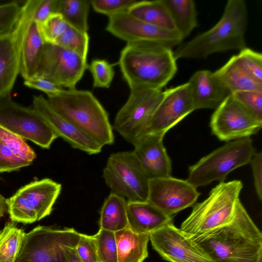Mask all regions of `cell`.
<instances>
[{"label":"cell","instance_id":"obj_1","mask_svg":"<svg viewBox=\"0 0 262 262\" xmlns=\"http://www.w3.org/2000/svg\"><path fill=\"white\" fill-rule=\"evenodd\" d=\"M189 237L214 262H262V233L241 201L230 222Z\"/></svg>","mask_w":262,"mask_h":262},{"label":"cell","instance_id":"obj_17","mask_svg":"<svg viewBox=\"0 0 262 262\" xmlns=\"http://www.w3.org/2000/svg\"><path fill=\"white\" fill-rule=\"evenodd\" d=\"M200 195L186 180L171 176L149 179L147 201L170 216L193 206Z\"/></svg>","mask_w":262,"mask_h":262},{"label":"cell","instance_id":"obj_14","mask_svg":"<svg viewBox=\"0 0 262 262\" xmlns=\"http://www.w3.org/2000/svg\"><path fill=\"white\" fill-rule=\"evenodd\" d=\"M212 133L222 141L250 137L262 127V120L254 116L231 94L215 109L211 117Z\"/></svg>","mask_w":262,"mask_h":262},{"label":"cell","instance_id":"obj_25","mask_svg":"<svg viewBox=\"0 0 262 262\" xmlns=\"http://www.w3.org/2000/svg\"><path fill=\"white\" fill-rule=\"evenodd\" d=\"M214 73L231 94L243 91H262V84L256 82L244 70L236 55L231 57Z\"/></svg>","mask_w":262,"mask_h":262},{"label":"cell","instance_id":"obj_41","mask_svg":"<svg viewBox=\"0 0 262 262\" xmlns=\"http://www.w3.org/2000/svg\"><path fill=\"white\" fill-rule=\"evenodd\" d=\"M30 164L16 156L0 140V173L18 170Z\"/></svg>","mask_w":262,"mask_h":262},{"label":"cell","instance_id":"obj_28","mask_svg":"<svg viewBox=\"0 0 262 262\" xmlns=\"http://www.w3.org/2000/svg\"><path fill=\"white\" fill-rule=\"evenodd\" d=\"M127 12L135 17L148 24L176 31L163 0L137 1Z\"/></svg>","mask_w":262,"mask_h":262},{"label":"cell","instance_id":"obj_36","mask_svg":"<svg viewBox=\"0 0 262 262\" xmlns=\"http://www.w3.org/2000/svg\"><path fill=\"white\" fill-rule=\"evenodd\" d=\"M37 25L44 42L50 43H55L68 27L58 13L52 14L45 21Z\"/></svg>","mask_w":262,"mask_h":262},{"label":"cell","instance_id":"obj_21","mask_svg":"<svg viewBox=\"0 0 262 262\" xmlns=\"http://www.w3.org/2000/svg\"><path fill=\"white\" fill-rule=\"evenodd\" d=\"M194 111L215 109L231 94L214 72L199 70L187 81Z\"/></svg>","mask_w":262,"mask_h":262},{"label":"cell","instance_id":"obj_30","mask_svg":"<svg viewBox=\"0 0 262 262\" xmlns=\"http://www.w3.org/2000/svg\"><path fill=\"white\" fill-rule=\"evenodd\" d=\"M26 233L15 222H7L0 230V262H15Z\"/></svg>","mask_w":262,"mask_h":262},{"label":"cell","instance_id":"obj_37","mask_svg":"<svg viewBox=\"0 0 262 262\" xmlns=\"http://www.w3.org/2000/svg\"><path fill=\"white\" fill-rule=\"evenodd\" d=\"M22 6L16 2L0 4V38L10 34L20 17Z\"/></svg>","mask_w":262,"mask_h":262},{"label":"cell","instance_id":"obj_33","mask_svg":"<svg viewBox=\"0 0 262 262\" xmlns=\"http://www.w3.org/2000/svg\"><path fill=\"white\" fill-rule=\"evenodd\" d=\"M94 235L100 261L118 262L115 232L100 229Z\"/></svg>","mask_w":262,"mask_h":262},{"label":"cell","instance_id":"obj_19","mask_svg":"<svg viewBox=\"0 0 262 262\" xmlns=\"http://www.w3.org/2000/svg\"><path fill=\"white\" fill-rule=\"evenodd\" d=\"M58 135L74 148L89 155L98 154L102 147L67 119L57 113L47 99L40 95L33 97L32 107Z\"/></svg>","mask_w":262,"mask_h":262},{"label":"cell","instance_id":"obj_46","mask_svg":"<svg viewBox=\"0 0 262 262\" xmlns=\"http://www.w3.org/2000/svg\"><path fill=\"white\" fill-rule=\"evenodd\" d=\"M6 199L0 194V219L5 215L8 210Z\"/></svg>","mask_w":262,"mask_h":262},{"label":"cell","instance_id":"obj_27","mask_svg":"<svg viewBox=\"0 0 262 262\" xmlns=\"http://www.w3.org/2000/svg\"><path fill=\"white\" fill-rule=\"evenodd\" d=\"M127 202L124 198L111 192L100 210V229L115 232L127 227Z\"/></svg>","mask_w":262,"mask_h":262},{"label":"cell","instance_id":"obj_3","mask_svg":"<svg viewBox=\"0 0 262 262\" xmlns=\"http://www.w3.org/2000/svg\"><path fill=\"white\" fill-rule=\"evenodd\" d=\"M248 9L244 0H228L218 22L208 30L178 46L173 55L181 58L202 59L209 55L246 47Z\"/></svg>","mask_w":262,"mask_h":262},{"label":"cell","instance_id":"obj_40","mask_svg":"<svg viewBox=\"0 0 262 262\" xmlns=\"http://www.w3.org/2000/svg\"><path fill=\"white\" fill-rule=\"evenodd\" d=\"M75 250L77 255L83 262H100L95 235H88L81 233Z\"/></svg>","mask_w":262,"mask_h":262},{"label":"cell","instance_id":"obj_12","mask_svg":"<svg viewBox=\"0 0 262 262\" xmlns=\"http://www.w3.org/2000/svg\"><path fill=\"white\" fill-rule=\"evenodd\" d=\"M0 126L43 148H50L58 138L33 107L17 103L10 95L0 99Z\"/></svg>","mask_w":262,"mask_h":262},{"label":"cell","instance_id":"obj_2","mask_svg":"<svg viewBox=\"0 0 262 262\" xmlns=\"http://www.w3.org/2000/svg\"><path fill=\"white\" fill-rule=\"evenodd\" d=\"M118 64L130 90H162L178 70L172 48L146 41L126 43Z\"/></svg>","mask_w":262,"mask_h":262},{"label":"cell","instance_id":"obj_7","mask_svg":"<svg viewBox=\"0 0 262 262\" xmlns=\"http://www.w3.org/2000/svg\"><path fill=\"white\" fill-rule=\"evenodd\" d=\"M61 190L60 183L49 178L31 182L21 187L6 199L11 221L31 224L49 215Z\"/></svg>","mask_w":262,"mask_h":262},{"label":"cell","instance_id":"obj_44","mask_svg":"<svg viewBox=\"0 0 262 262\" xmlns=\"http://www.w3.org/2000/svg\"><path fill=\"white\" fill-rule=\"evenodd\" d=\"M58 2L59 0H42L35 14L34 21L40 25L52 14L57 13Z\"/></svg>","mask_w":262,"mask_h":262},{"label":"cell","instance_id":"obj_13","mask_svg":"<svg viewBox=\"0 0 262 262\" xmlns=\"http://www.w3.org/2000/svg\"><path fill=\"white\" fill-rule=\"evenodd\" d=\"M88 66L87 59L56 44L45 42L36 76L63 89H73Z\"/></svg>","mask_w":262,"mask_h":262},{"label":"cell","instance_id":"obj_26","mask_svg":"<svg viewBox=\"0 0 262 262\" xmlns=\"http://www.w3.org/2000/svg\"><path fill=\"white\" fill-rule=\"evenodd\" d=\"M176 31L183 39L198 26V12L193 0H163Z\"/></svg>","mask_w":262,"mask_h":262},{"label":"cell","instance_id":"obj_9","mask_svg":"<svg viewBox=\"0 0 262 262\" xmlns=\"http://www.w3.org/2000/svg\"><path fill=\"white\" fill-rule=\"evenodd\" d=\"M80 235L72 228L38 225L25 234L15 262H65L63 247L75 248Z\"/></svg>","mask_w":262,"mask_h":262},{"label":"cell","instance_id":"obj_4","mask_svg":"<svg viewBox=\"0 0 262 262\" xmlns=\"http://www.w3.org/2000/svg\"><path fill=\"white\" fill-rule=\"evenodd\" d=\"M47 99L57 113L102 147L114 143L115 136L108 113L91 92L64 89Z\"/></svg>","mask_w":262,"mask_h":262},{"label":"cell","instance_id":"obj_35","mask_svg":"<svg viewBox=\"0 0 262 262\" xmlns=\"http://www.w3.org/2000/svg\"><path fill=\"white\" fill-rule=\"evenodd\" d=\"M237 59L245 71L258 83L262 84V55L246 47L236 55Z\"/></svg>","mask_w":262,"mask_h":262},{"label":"cell","instance_id":"obj_42","mask_svg":"<svg viewBox=\"0 0 262 262\" xmlns=\"http://www.w3.org/2000/svg\"><path fill=\"white\" fill-rule=\"evenodd\" d=\"M24 84L29 88L43 92L48 97L56 96L64 89L46 79L37 76L25 80Z\"/></svg>","mask_w":262,"mask_h":262},{"label":"cell","instance_id":"obj_15","mask_svg":"<svg viewBox=\"0 0 262 262\" xmlns=\"http://www.w3.org/2000/svg\"><path fill=\"white\" fill-rule=\"evenodd\" d=\"M152 248L169 262H214L204 250L173 222L149 233Z\"/></svg>","mask_w":262,"mask_h":262},{"label":"cell","instance_id":"obj_22","mask_svg":"<svg viewBox=\"0 0 262 262\" xmlns=\"http://www.w3.org/2000/svg\"><path fill=\"white\" fill-rule=\"evenodd\" d=\"M128 227L138 233L149 234L172 221L168 216L147 201L127 202Z\"/></svg>","mask_w":262,"mask_h":262},{"label":"cell","instance_id":"obj_18","mask_svg":"<svg viewBox=\"0 0 262 262\" xmlns=\"http://www.w3.org/2000/svg\"><path fill=\"white\" fill-rule=\"evenodd\" d=\"M194 111L187 82L164 91V96L153 114L145 135H165L172 127Z\"/></svg>","mask_w":262,"mask_h":262},{"label":"cell","instance_id":"obj_43","mask_svg":"<svg viewBox=\"0 0 262 262\" xmlns=\"http://www.w3.org/2000/svg\"><path fill=\"white\" fill-rule=\"evenodd\" d=\"M250 164L251 166L254 184L256 194L260 201L262 199V154L255 152Z\"/></svg>","mask_w":262,"mask_h":262},{"label":"cell","instance_id":"obj_16","mask_svg":"<svg viewBox=\"0 0 262 262\" xmlns=\"http://www.w3.org/2000/svg\"><path fill=\"white\" fill-rule=\"evenodd\" d=\"M105 30L126 43L151 41L172 49L179 46L183 40L177 31L146 23L132 16L127 11L109 17Z\"/></svg>","mask_w":262,"mask_h":262},{"label":"cell","instance_id":"obj_45","mask_svg":"<svg viewBox=\"0 0 262 262\" xmlns=\"http://www.w3.org/2000/svg\"><path fill=\"white\" fill-rule=\"evenodd\" d=\"M65 262H83L77 255L75 248L64 247Z\"/></svg>","mask_w":262,"mask_h":262},{"label":"cell","instance_id":"obj_8","mask_svg":"<svg viewBox=\"0 0 262 262\" xmlns=\"http://www.w3.org/2000/svg\"><path fill=\"white\" fill-rule=\"evenodd\" d=\"M111 192L128 201H147L149 179L132 151L112 154L103 170Z\"/></svg>","mask_w":262,"mask_h":262},{"label":"cell","instance_id":"obj_5","mask_svg":"<svg viewBox=\"0 0 262 262\" xmlns=\"http://www.w3.org/2000/svg\"><path fill=\"white\" fill-rule=\"evenodd\" d=\"M243 184L240 180L219 183L203 201L194 204L180 229L188 237L200 235L230 222L234 218Z\"/></svg>","mask_w":262,"mask_h":262},{"label":"cell","instance_id":"obj_34","mask_svg":"<svg viewBox=\"0 0 262 262\" xmlns=\"http://www.w3.org/2000/svg\"><path fill=\"white\" fill-rule=\"evenodd\" d=\"M94 88H110L115 75L114 66L105 59H93L88 66Z\"/></svg>","mask_w":262,"mask_h":262},{"label":"cell","instance_id":"obj_20","mask_svg":"<svg viewBox=\"0 0 262 262\" xmlns=\"http://www.w3.org/2000/svg\"><path fill=\"white\" fill-rule=\"evenodd\" d=\"M164 136L146 134L133 144L132 152L149 179L171 176V161L164 146Z\"/></svg>","mask_w":262,"mask_h":262},{"label":"cell","instance_id":"obj_38","mask_svg":"<svg viewBox=\"0 0 262 262\" xmlns=\"http://www.w3.org/2000/svg\"><path fill=\"white\" fill-rule=\"evenodd\" d=\"M136 0H91L90 4L93 10L108 17L127 12L135 4Z\"/></svg>","mask_w":262,"mask_h":262},{"label":"cell","instance_id":"obj_23","mask_svg":"<svg viewBox=\"0 0 262 262\" xmlns=\"http://www.w3.org/2000/svg\"><path fill=\"white\" fill-rule=\"evenodd\" d=\"M115 233L118 262H143L148 257L149 234L135 232L128 227Z\"/></svg>","mask_w":262,"mask_h":262},{"label":"cell","instance_id":"obj_6","mask_svg":"<svg viewBox=\"0 0 262 262\" xmlns=\"http://www.w3.org/2000/svg\"><path fill=\"white\" fill-rule=\"evenodd\" d=\"M255 152L250 137L228 142L190 166L186 180L196 188L214 181L225 182L230 172L250 163Z\"/></svg>","mask_w":262,"mask_h":262},{"label":"cell","instance_id":"obj_32","mask_svg":"<svg viewBox=\"0 0 262 262\" xmlns=\"http://www.w3.org/2000/svg\"><path fill=\"white\" fill-rule=\"evenodd\" d=\"M0 140L19 158L31 164L36 154L25 140L0 126Z\"/></svg>","mask_w":262,"mask_h":262},{"label":"cell","instance_id":"obj_39","mask_svg":"<svg viewBox=\"0 0 262 262\" xmlns=\"http://www.w3.org/2000/svg\"><path fill=\"white\" fill-rule=\"evenodd\" d=\"M231 95L254 116L262 120V91H243Z\"/></svg>","mask_w":262,"mask_h":262},{"label":"cell","instance_id":"obj_11","mask_svg":"<svg viewBox=\"0 0 262 262\" xmlns=\"http://www.w3.org/2000/svg\"><path fill=\"white\" fill-rule=\"evenodd\" d=\"M42 0H29L22 5L12 32L0 38V99L10 96L19 74L20 56L27 34Z\"/></svg>","mask_w":262,"mask_h":262},{"label":"cell","instance_id":"obj_29","mask_svg":"<svg viewBox=\"0 0 262 262\" xmlns=\"http://www.w3.org/2000/svg\"><path fill=\"white\" fill-rule=\"evenodd\" d=\"M90 5V1L88 0H59L57 13L62 16L70 27L88 32Z\"/></svg>","mask_w":262,"mask_h":262},{"label":"cell","instance_id":"obj_24","mask_svg":"<svg viewBox=\"0 0 262 262\" xmlns=\"http://www.w3.org/2000/svg\"><path fill=\"white\" fill-rule=\"evenodd\" d=\"M45 42L36 22H32L24 43L20 61L19 74L24 80L36 76Z\"/></svg>","mask_w":262,"mask_h":262},{"label":"cell","instance_id":"obj_10","mask_svg":"<svg viewBox=\"0 0 262 262\" xmlns=\"http://www.w3.org/2000/svg\"><path fill=\"white\" fill-rule=\"evenodd\" d=\"M164 96V91L141 88L130 90L113 125L126 141L134 144L145 134L147 126Z\"/></svg>","mask_w":262,"mask_h":262},{"label":"cell","instance_id":"obj_31","mask_svg":"<svg viewBox=\"0 0 262 262\" xmlns=\"http://www.w3.org/2000/svg\"><path fill=\"white\" fill-rule=\"evenodd\" d=\"M89 42L90 37L88 32L79 31L68 26L54 44L87 59Z\"/></svg>","mask_w":262,"mask_h":262}]
</instances>
